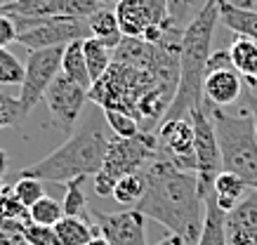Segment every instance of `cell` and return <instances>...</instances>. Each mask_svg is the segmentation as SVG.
<instances>
[{
  "mask_svg": "<svg viewBox=\"0 0 257 245\" xmlns=\"http://www.w3.org/2000/svg\"><path fill=\"white\" fill-rule=\"evenodd\" d=\"M142 172L147 179V193L137 210L163 224L170 233L182 236L187 245H196L205 219V198L201 196L196 172L177 167L163 153H158V158Z\"/></svg>",
  "mask_w": 257,
  "mask_h": 245,
  "instance_id": "obj_1",
  "label": "cell"
},
{
  "mask_svg": "<svg viewBox=\"0 0 257 245\" xmlns=\"http://www.w3.org/2000/svg\"><path fill=\"white\" fill-rule=\"evenodd\" d=\"M219 22V5H205L196 12V17L182 31L179 45V85L165 118H187L189 111L201 106L205 69L212 55V36ZM163 118V120H165Z\"/></svg>",
  "mask_w": 257,
  "mask_h": 245,
  "instance_id": "obj_2",
  "label": "cell"
},
{
  "mask_svg": "<svg viewBox=\"0 0 257 245\" xmlns=\"http://www.w3.org/2000/svg\"><path fill=\"white\" fill-rule=\"evenodd\" d=\"M106 146H109V139L99 130L73 132L62 146H57L45 158L24 167L22 177H33V179L52 184H66L76 177H87V174L94 177L104 163Z\"/></svg>",
  "mask_w": 257,
  "mask_h": 245,
  "instance_id": "obj_3",
  "label": "cell"
},
{
  "mask_svg": "<svg viewBox=\"0 0 257 245\" xmlns=\"http://www.w3.org/2000/svg\"><path fill=\"white\" fill-rule=\"evenodd\" d=\"M208 106V104H205ZM222 156V170L238 174L257 189V132L248 106L231 113L219 106H208Z\"/></svg>",
  "mask_w": 257,
  "mask_h": 245,
  "instance_id": "obj_4",
  "label": "cell"
},
{
  "mask_svg": "<svg viewBox=\"0 0 257 245\" xmlns=\"http://www.w3.org/2000/svg\"><path fill=\"white\" fill-rule=\"evenodd\" d=\"M161 153V144H158L156 130H142L140 135L130 137H113L109 139L106 146V156L101 163L99 172L94 174V193L97 196H111V191L116 182L125 174L142 172L144 167Z\"/></svg>",
  "mask_w": 257,
  "mask_h": 245,
  "instance_id": "obj_5",
  "label": "cell"
},
{
  "mask_svg": "<svg viewBox=\"0 0 257 245\" xmlns=\"http://www.w3.org/2000/svg\"><path fill=\"white\" fill-rule=\"evenodd\" d=\"M15 24L19 29L17 43H22L29 52L45 48H62L73 40H85V36H90L87 22L71 19V17H43V19L15 17Z\"/></svg>",
  "mask_w": 257,
  "mask_h": 245,
  "instance_id": "obj_6",
  "label": "cell"
},
{
  "mask_svg": "<svg viewBox=\"0 0 257 245\" xmlns=\"http://www.w3.org/2000/svg\"><path fill=\"white\" fill-rule=\"evenodd\" d=\"M189 118L194 125V153H196V177H198V189L205 198L212 193V184L222 172V156H219V144L215 135L210 111L205 104L189 111Z\"/></svg>",
  "mask_w": 257,
  "mask_h": 245,
  "instance_id": "obj_7",
  "label": "cell"
},
{
  "mask_svg": "<svg viewBox=\"0 0 257 245\" xmlns=\"http://www.w3.org/2000/svg\"><path fill=\"white\" fill-rule=\"evenodd\" d=\"M64 48H45V50H31L29 59H26V73H24V83L19 87V104H22L24 116L29 118L33 109L45 99L47 87L52 85V80L62 73V55Z\"/></svg>",
  "mask_w": 257,
  "mask_h": 245,
  "instance_id": "obj_8",
  "label": "cell"
},
{
  "mask_svg": "<svg viewBox=\"0 0 257 245\" xmlns=\"http://www.w3.org/2000/svg\"><path fill=\"white\" fill-rule=\"evenodd\" d=\"M90 217L99 229V236L111 245H147L144 214L137 207H123L118 212H101L90 207Z\"/></svg>",
  "mask_w": 257,
  "mask_h": 245,
  "instance_id": "obj_9",
  "label": "cell"
},
{
  "mask_svg": "<svg viewBox=\"0 0 257 245\" xmlns=\"http://www.w3.org/2000/svg\"><path fill=\"white\" fill-rule=\"evenodd\" d=\"M90 99V92H87L83 85H78L76 80H71L69 76L59 73L52 85L47 87L45 92V102L47 109L52 113V118L59 123V125L71 132L76 120L80 118V111L85 106V102Z\"/></svg>",
  "mask_w": 257,
  "mask_h": 245,
  "instance_id": "obj_10",
  "label": "cell"
},
{
  "mask_svg": "<svg viewBox=\"0 0 257 245\" xmlns=\"http://www.w3.org/2000/svg\"><path fill=\"white\" fill-rule=\"evenodd\" d=\"M161 153L182 170L196 172V153H194V125L191 118H165L156 127Z\"/></svg>",
  "mask_w": 257,
  "mask_h": 245,
  "instance_id": "obj_11",
  "label": "cell"
},
{
  "mask_svg": "<svg viewBox=\"0 0 257 245\" xmlns=\"http://www.w3.org/2000/svg\"><path fill=\"white\" fill-rule=\"evenodd\" d=\"M113 10L125 38H142L149 26L168 19V0H120Z\"/></svg>",
  "mask_w": 257,
  "mask_h": 245,
  "instance_id": "obj_12",
  "label": "cell"
},
{
  "mask_svg": "<svg viewBox=\"0 0 257 245\" xmlns=\"http://www.w3.org/2000/svg\"><path fill=\"white\" fill-rule=\"evenodd\" d=\"M224 233L229 245H257V189L224 212Z\"/></svg>",
  "mask_w": 257,
  "mask_h": 245,
  "instance_id": "obj_13",
  "label": "cell"
},
{
  "mask_svg": "<svg viewBox=\"0 0 257 245\" xmlns=\"http://www.w3.org/2000/svg\"><path fill=\"white\" fill-rule=\"evenodd\" d=\"M245 92V78L236 69H219L205 73L203 83V102L208 106L226 109L236 104Z\"/></svg>",
  "mask_w": 257,
  "mask_h": 245,
  "instance_id": "obj_14",
  "label": "cell"
},
{
  "mask_svg": "<svg viewBox=\"0 0 257 245\" xmlns=\"http://www.w3.org/2000/svg\"><path fill=\"white\" fill-rule=\"evenodd\" d=\"M250 191H252V186L245 179H241L234 172H226V170H222L217 174L215 184H212V198H215V203L219 205V210H224V212L234 210Z\"/></svg>",
  "mask_w": 257,
  "mask_h": 245,
  "instance_id": "obj_15",
  "label": "cell"
},
{
  "mask_svg": "<svg viewBox=\"0 0 257 245\" xmlns=\"http://www.w3.org/2000/svg\"><path fill=\"white\" fill-rule=\"evenodd\" d=\"M87 29H90V36H92V38H99L101 43L111 50L123 40V33H120V26H118L116 10L111 8V5H104V8L97 10V12L87 19Z\"/></svg>",
  "mask_w": 257,
  "mask_h": 245,
  "instance_id": "obj_16",
  "label": "cell"
},
{
  "mask_svg": "<svg viewBox=\"0 0 257 245\" xmlns=\"http://www.w3.org/2000/svg\"><path fill=\"white\" fill-rule=\"evenodd\" d=\"M196 245H229L224 233V210H219L212 193L205 196V219Z\"/></svg>",
  "mask_w": 257,
  "mask_h": 245,
  "instance_id": "obj_17",
  "label": "cell"
},
{
  "mask_svg": "<svg viewBox=\"0 0 257 245\" xmlns=\"http://www.w3.org/2000/svg\"><path fill=\"white\" fill-rule=\"evenodd\" d=\"M62 73L69 76L71 80H76L78 85H83L87 92L92 90V78H90V71H87L85 64V52H83V40H73V43H69L64 48Z\"/></svg>",
  "mask_w": 257,
  "mask_h": 245,
  "instance_id": "obj_18",
  "label": "cell"
},
{
  "mask_svg": "<svg viewBox=\"0 0 257 245\" xmlns=\"http://www.w3.org/2000/svg\"><path fill=\"white\" fill-rule=\"evenodd\" d=\"M219 22L231 29L236 36L257 40V12H248V10H238L234 5H229L226 0L219 3Z\"/></svg>",
  "mask_w": 257,
  "mask_h": 245,
  "instance_id": "obj_19",
  "label": "cell"
},
{
  "mask_svg": "<svg viewBox=\"0 0 257 245\" xmlns=\"http://www.w3.org/2000/svg\"><path fill=\"white\" fill-rule=\"evenodd\" d=\"M94 221L85 217H62L55 224L59 245H87L94 238Z\"/></svg>",
  "mask_w": 257,
  "mask_h": 245,
  "instance_id": "obj_20",
  "label": "cell"
},
{
  "mask_svg": "<svg viewBox=\"0 0 257 245\" xmlns=\"http://www.w3.org/2000/svg\"><path fill=\"white\" fill-rule=\"evenodd\" d=\"M83 52H85V64L87 71H90V78H92V85L97 80L109 71V66L113 64V50L106 48L99 38H85L83 40Z\"/></svg>",
  "mask_w": 257,
  "mask_h": 245,
  "instance_id": "obj_21",
  "label": "cell"
},
{
  "mask_svg": "<svg viewBox=\"0 0 257 245\" xmlns=\"http://www.w3.org/2000/svg\"><path fill=\"white\" fill-rule=\"evenodd\" d=\"M144 193H147L144 172H133V174H125V177L118 179L113 191H111V198L123 207H137L140 200L144 198Z\"/></svg>",
  "mask_w": 257,
  "mask_h": 245,
  "instance_id": "obj_22",
  "label": "cell"
},
{
  "mask_svg": "<svg viewBox=\"0 0 257 245\" xmlns=\"http://www.w3.org/2000/svg\"><path fill=\"white\" fill-rule=\"evenodd\" d=\"M229 57H231L234 69L243 78H252L257 73V40L236 36L229 48Z\"/></svg>",
  "mask_w": 257,
  "mask_h": 245,
  "instance_id": "obj_23",
  "label": "cell"
},
{
  "mask_svg": "<svg viewBox=\"0 0 257 245\" xmlns=\"http://www.w3.org/2000/svg\"><path fill=\"white\" fill-rule=\"evenodd\" d=\"M85 177H76L66 182L64 186V203H62V210H64V217H85L90 214V205H87V196H85Z\"/></svg>",
  "mask_w": 257,
  "mask_h": 245,
  "instance_id": "obj_24",
  "label": "cell"
},
{
  "mask_svg": "<svg viewBox=\"0 0 257 245\" xmlns=\"http://www.w3.org/2000/svg\"><path fill=\"white\" fill-rule=\"evenodd\" d=\"M29 217L38 226H55L57 221L64 217L62 203H57L55 198H50V196H43L38 203H33L29 207Z\"/></svg>",
  "mask_w": 257,
  "mask_h": 245,
  "instance_id": "obj_25",
  "label": "cell"
},
{
  "mask_svg": "<svg viewBox=\"0 0 257 245\" xmlns=\"http://www.w3.org/2000/svg\"><path fill=\"white\" fill-rule=\"evenodd\" d=\"M104 116H106V123L111 125V130L116 132V137L130 139V137L142 132L140 120L135 118L133 113H125V111H118V109H104Z\"/></svg>",
  "mask_w": 257,
  "mask_h": 245,
  "instance_id": "obj_26",
  "label": "cell"
},
{
  "mask_svg": "<svg viewBox=\"0 0 257 245\" xmlns=\"http://www.w3.org/2000/svg\"><path fill=\"white\" fill-rule=\"evenodd\" d=\"M24 73L26 66L8 48H0V85H22Z\"/></svg>",
  "mask_w": 257,
  "mask_h": 245,
  "instance_id": "obj_27",
  "label": "cell"
},
{
  "mask_svg": "<svg viewBox=\"0 0 257 245\" xmlns=\"http://www.w3.org/2000/svg\"><path fill=\"white\" fill-rule=\"evenodd\" d=\"M24 118H26V116H24L19 99L0 92V130H3V127H17Z\"/></svg>",
  "mask_w": 257,
  "mask_h": 245,
  "instance_id": "obj_28",
  "label": "cell"
},
{
  "mask_svg": "<svg viewBox=\"0 0 257 245\" xmlns=\"http://www.w3.org/2000/svg\"><path fill=\"white\" fill-rule=\"evenodd\" d=\"M43 184L45 182L33 179V177H19V182L15 184V193L24 205L31 207L33 203H38L40 198L45 196V193H43Z\"/></svg>",
  "mask_w": 257,
  "mask_h": 245,
  "instance_id": "obj_29",
  "label": "cell"
},
{
  "mask_svg": "<svg viewBox=\"0 0 257 245\" xmlns=\"http://www.w3.org/2000/svg\"><path fill=\"white\" fill-rule=\"evenodd\" d=\"M24 236L29 240V245H59L55 226H38V224H26Z\"/></svg>",
  "mask_w": 257,
  "mask_h": 245,
  "instance_id": "obj_30",
  "label": "cell"
},
{
  "mask_svg": "<svg viewBox=\"0 0 257 245\" xmlns=\"http://www.w3.org/2000/svg\"><path fill=\"white\" fill-rule=\"evenodd\" d=\"M194 8H196V0H168V19L177 29H184L189 24L187 19Z\"/></svg>",
  "mask_w": 257,
  "mask_h": 245,
  "instance_id": "obj_31",
  "label": "cell"
},
{
  "mask_svg": "<svg viewBox=\"0 0 257 245\" xmlns=\"http://www.w3.org/2000/svg\"><path fill=\"white\" fill-rule=\"evenodd\" d=\"M19 29L15 24V17L0 10V48H8L10 43H17Z\"/></svg>",
  "mask_w": 257,
  "mask_h": 245,
  "instance_id": "obj_32",
  "label": "cell"
},
{
  "mask_svg": "<svg viewBox=\"0 0 257 245\" xmlns=\"http://www.w3.org/2000/svg\"><path fill=\"white\" fill-rule=\"evenodd\" d=\"M0 245H29L24 231H15V229H3L0 226Z\"/></svg>",
  "mask_w": 257,
  "mask_h": 245,
  "instance_id": "obj_33",
  "label": "cell"
},
{
  "mask_svg": "<svg viewBox=\"0 0 257 245\" xmlns=\"http://www.w3.org/2000/svg\"><path fill=\"white\" fill-rule=\"evenodd\" d=\"M243 99H245V106H248V111L252 113V120H255V132H257V97H255V92H252V87H250L248 83H245Z\"/></svg>",
  "mask_w": 257,
  "mask_h": 245,
  "instance_id": "obj_34",
  "label": "cell"
},
{
  "mask_svg": "<svg viewBox=\"0 0 257 245\" xmlns=\"http://www.w3.org/2000/svg\"><path fill=\"white\" fill-rule=\"evenodd\" d=\"M229 5H234L238 10H248V12H257V0H226Z\"/></svg>",
  "mask_w": 257,
  "mask_h": 245,
  "instance_id": "obj_35",
  "label": "cell"
},
{
  "mask_svg": "<svg viewBox=\"0 0 257 245\" xmlns=\"http://www.w3.org/2000/svg\"><path fill=\"white\" fill-rule=\"evenodd\" d=\"M156 245H187V240L182 236H177V233H168V236L161 238Z\"/></svg>",
  "mask_w": 257,
  "mask_h": 245,
  "instance_id": "obj_36",
  "label": "cell"
},
{
  "mask_svg": "<svg viewBox=\"0 0 257 245\" xmlns=\"http://www.w3.org/2000/svg\"><path fill=\"white\" fill-rule=\"evenodd\" d=\"M8 170H10V156L3 149H0V179L8 174Z\"/></svg>",
  "mask_w": 257,
  "mask_h": 245,
  "instance_id": "obj_37",
  "label": "cell"
},
{
  "mask_svg": "<svg viewBox=\"0 0 257 245\" xmlns=\"http://www.w3.org/2000/svg\"><path fill=\"white\" fill-rule=\"evenodd\" d=\"M87 245H111V243H109V240H106V238H104V236H94V238H92V240H90V243H87Z\"/></svg>",
  "mask_w": 257,
  "mask_h": 245,
  "instance_id": "obj_38",
  "label": "cell"
},
{
  "mask_svg": "<svg viewBox=\"0 0 257 245\" xmlns=\"http://www.w3.org/2000/svg\"><path fill=\"white\" fill-rule=\"evenodd\" d=\"M245 83H248V85H252V87H257V73L252 76V78H245Z\"/></svg>",
  "mask_w": 257,
  "mask_h": 245,
  "instance_id": "obj_39",
  "label": "cell"
},
{
  "mask_svg": "<svg viewBox=\"0 0 257 245\" xmlns=\"http://www.w3.org/2000/svg\"><path fill=\"white\" fill-rule=\"evenodd\" d=\"M101 3H104V5H111V8H113V5H116V3H120V0H101Z\"/></svg>",
  "mask_w": 257,
  "mask_h": 245,
  "instance_id": "obj_40",
  "label": "cell"
},
{
  "mask_svg": "<svg viewBox=\"0 0 257 245\" xmlns=\"http://www.w3.org/2000/svg\"><path fill=\"white\" fill-rule=\"evenodd\" d=\"M222 0H205V5H219Z\"/></svg>",
  "mask_w": 257,
  "mask_h": 245,
  "instance_id": "obj_41",
  "label": "cell"
},
{
  "mask_svg": "<svg viewBox=\"0 0 257 245\" xmlns=\"http://www.w3.org/2000/svg\"><path fill=\"white\" fill-rule=\"evenodd\" d=\"M3 3H15V0H3Z\"/></svg>",
  "mask_w": 257,
  "mask_h": 245,
  "instance_id": "obj_42",
  "label": "cell"
}]
</instances>
